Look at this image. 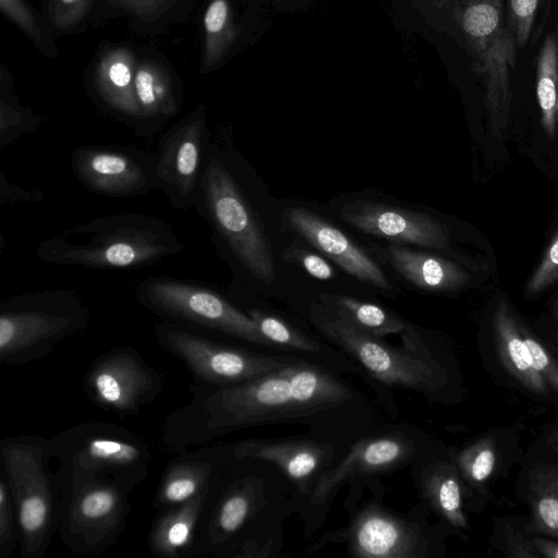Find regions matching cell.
<instances>
[{
  "mask_svg": "<svg viewBox=\"0 0 558 558\" xmlns=\"http://www.w3.org/2000/svg\"><path fill=\"white\" fill-rule=\"evenodd\" d=\"M189 392V402L172 410L162 425L161 444L171 452L267 424L310 425L318 438L344 444L383 424L381 404L303 356L231 385L194 381Z\"/></svg>",
  "mask_w": 558,
  "mask_h": 558,
  "instance_id": "1",
  "label": "cell"
},
{
  "mask_svg": "<svg viewBox=\"0 0 558 558\" xmlns=\"http://www.w3.org/2000/svg\"><path fill=\"white\" fill-rule=\"evenodd\" d=\"M270 463L233 458L213 481L197 526L199 556L268 558L282 545L281 521L295 508L270 483Z\"/></svg>",
  "mask_w": 558,
  "mask_h": 558,
  "instance_id": "2",
  "label": "cell"
},
{
  "mask_svg": "<svg viewBox=\"0 0 558 558\" xmlns=\"http://www.w3.org/2000/svg\"><path fill=\"white\" fill-rule=\"evenodd\" d=\"M379 480L374 476L350 481L343 502L348 523L323 534L308 550L345 544L348 554L360 558L442 557L449 530L441 522L429 523L430 511L422 501L408 513L386 506Z\"/></svg>",
  "mask_w": 558,
  "mask_h": 558,
  "instance_id": "3",
  "label": "cell"
},
{
  "mask_svg": "<svg viewBox=\"0 0 558 558\" xmlns=\"http://www.w3.org/2000/svg\"><path fill=\"white\" fill-rule=\"evenodd\" d=\"M185 244L162 219L119 213L75 225L43 240L37 257L48 264L90 269H133L182 253Z\"/></svg>",
  "mask_w": 558,
  "mask_h": 558,
  "instance_id": "4",
  "label": "cell"
},
{
  "mask_svg": "<svg viewBox=\"0 0 558 558\" xmlns=\"http://www.w3.org/2000/svg\"><path fill=\"white\" fill-rule=\"evenodd\" d=\"M308 320L320 336L355 363L368 385L388 407L386 389L412 390L430 402L451 400L452 377L447 365L424 342L418 348L396 347L368 335L324 304L313 303Z\"/></svg>",
  "mask_w": 558,
  "mask_h": 558,
  "instance_id": "5",
  "label": "cell"
},
{
  "mask_svg": "<svg viewBox=\"0 0 558 558\" xmlns=\"http://www.w3.org/2000/svg\"><path fill=\"white\" fill-rule=\"evenodd\" d=\"M223 136H211L210 151L195 209L213 231L221 255L255 280L276 279L267 234L253 207Z\"/></svg>",
  "mask_w": 558,
  "mask_h": 558,
  "instance_id": "6",
  "label": "cell"
},
{
  "mask_svg": "<svg viewBox=\"0 0 558 558\" xmlns=\"http://www.w3.org/2000/svg\"><path fill=\"white\" fill-rule=\"evenodd\" d=\"M432 1L439 26L468 52L472 71L483 80L490 130L500 136L510 114V74L518 47L507 22L505 0Z\"/></svg>",
  "mask_w": 558,
  "mask_h": 558,
  "instance_id": "7",
  "label": "cell"
},
{
  "mask_svg": "<svg viewBox=\"0 0 558 558\" xmlns=\"http://www.w3.org/2000/svg\"><path fill=\"white\" fill-rule=\"evenodd\" d=\"M58 461V493L84 481L106 478L131 493L148 474L153 460L148 444L124 426L100 421L83 422L49 437Z\"/></svg>",
  "mask_w": 558,
  "mask_h": 558,
  "instance_id": "8",
  "label": "cell"
},
{
  "mask_svg": "<svg viewBox=\"0 0 558 558\" xmlns=\"http://www.w3.org/2000/svg\"><path fill=\"white\" fill-rule=\"evenodd\" d=\"M444 449L430 435L408 424H380L360 435L319 476L301 509L304 535L311 536L323 525L333 498L344 484L355 478L395 473Z\"/></svg>",
  "mask_w": 558,
  "mask_h": 558,
  "instance_id": "9",
  "label": "cell"
},
{
  "mask_svg": "<svg viewBox=\"0 0 558 558\" xmlns=\"http://www.w3.org/2000/svg\"><path fill=\"white\" fill-rule=\"evenodd\" d=\"M49 438L14 435L0 440L1 472L14 505L22 558H44L58 533L60 497Z\"/></svg>",
  "mask_w": 558,
  "mask_h": 558,
  "instance_id": "10",
  "label": "cell"
},
{
  "mask_svg": "<svg viewBox=\"0 0 558 558\" xmlns=\"http://www.w3.org/2000/svg\"><path fill=\"white\" fill-rule=\"evenodd\" d=\"M89 320L88 305L72 289L13 295L0 303V364L13 367L44 360Z\"/></svg>",
  "mask_w": 558,
  "mask_h": 558,
  "instance_id": "11",
  "label": "cell"
},
{
  "mask_svg": "<svg viewBox=\"0 0 558 558\" xmlns=\"http://www.w3.org/2000/svg\"><path fill=\"white\" fill-rule=\"evenodd\" d=\"M134 299L161 319L271 348L251 316L216 288L198 280L153 276L133 288Z\"/></svg>",
  "mask_w": 558,
  "mask_h": 558,
  "instance_id": "12",
  "label": "cell"
},
{
  "mask_svg": "<svg viewBox=\"0 0 558 558\" xmlns=\"http://www.w3.org/2000/svg\"><path fill=\"white\" fill-rule=\"evenodd\" d=\"M130 494L106 478L84 481L60 493L62 544L76 555L99 554L116 545L132 510Z\"/></svg>",
  "mask_w": 558,
  "mask_h": 558,
  "instance_id": "13",
  "label": "cell"
},
{
  "mask_svg": "<svg viewBox=\"0 0 558 558\" xmlns=\"http://www.w3.org/2000/svg\"><path fill=\"white\" fill-rule=\"evenodd\" d=\"M156 342L180 360L195 383L213 386L244 381L281 367L295 354L268 355L217 341L201 329L161 319L154 327Z\"/></svg>",
  "mask_w": 558,
  "mask_h": 558,
  "instance_id": "14",
  "label": "cell"
},
{
  "mask_svg": "<svg viewBox=\"0 0 558 558\" xmlns=\"http://www.w3.org/2000/svg\"><path fill=\"white\" fill-rule=\"evenodd\" d=\"M166 376L132 345H119L98 355L83 377L86 398L120 417L134 416L156 401Z\"/></svg>",
  "mask_w": 558,
  "mask_h": 558,
  "instance_id": "15",
  "label": "cell"
},
{
  "mask_svg": "<svg viewBox=\"0 0 558 558\" xmlns=\"http://www.w3.org/2000/svg\"><path fill=\"white\" fill-rule=\"evenodd\" d=\"M494 352L500 368L523 392L558 404V355L518 318L505 300L492 317Z\"/></svg>",
  "mask_w": 558,
  "mask_h": 558,
  "instance_id": "16",
  "label": "cell"
},
{
  "mask_svg": "<svg viewBox=\"0 0 558 558\" xmlns=\"http://www.w3.org/2000/svg\"><path fill=\"white\" fill-rule=\"evenodd\" d=\"M76 180L111 198L144 196L158 189L156 153L117 144H86L71 153Z\"/></svg>",
  "mask_w": 558,
  "mask_h": 558,
  "instance_id": "17",
  "label": "cell"
},
{
  "mask_svg": "<svg viewBox=\"0 0 558 558\" xmlns=\"http://www.w3.org/2000/svg\"><path fill=\"white\" fill-rule=\"evenodd\" d=\"M211 145L201 112L182 120L166 132L155 151L158 189L172 207L195 208Z\"/></svg>",
  "mask_w": 558,
  "mask_h": 558,
  "instance_id": "18",
  "label": "cell"
},
{
  "mask_svg": "<svg viewBox=\"0 0 558 558\" xmlns=\"http://www.w3.org/2000/svg\"><path fill=\"white\" fill-rule=\"evenodd\" d=\"M235 458H251L275 465L292 486L299 511L319 476L345 451L347 445L314 438H252L231 444Z\"/></svg>",
  "mask_w": 558,
  "mask_h": 558,
  "instance_id": "19",
  "label": "cell"
},
{
  "mask_svg": "<svg viewBox=\"0 0 558 558\" xmlns=\"http://www.w3.org/2000/svg\"><path fill=\"white\" fill-rule=\"evenodd\" d=\"M340 216L355 229L397 244L450 252L449 229L424 213L373 201H354L342 206Z\"/></svg>",
  "mask_w": 558,
  "mask_h": 558,
  "instance_id": "20",
  "label": "cell"
},
{
  "mask_svg": "<svg viewBox=\"0 0 558 558\" xmlns=\"http://www.w3.org/2000/svg\"><path fill=\"white\" fill-rule=\"evenodd\" d=\"M410 470L420 500L449 532L464 537L470 530L465 511L470 494L448 450L420 459Z\"/></svg>",
  "mask_w": 558,
  "mask_h": 558,
  "instance_id": "21",
  "label": "cell"
},
{
  "mask_svg": "<svg viewBox=\"0 0 558 558\" xmlns=\"http://www.w3.org/2000/svg\"><path fill=\"white\" fill-rule=\"evenodd\" d=\"M291 229L332 259L350 276L383 290L391 286L379 265L341 230L314 213L293 207L284 211Z\"/></svg>",
  "mask_w": 558,
  "mask_h": 558,
  "instance_id": "22",
  "label": "cell"
},
{
  "mask_svg": "<svg viewBox=\"0 0 558 558\" xmlns=\"http://www.w3.org/2000/svg\"><path fill=\"white\" fill-rule=\"evenodd\" d=\"M178 454L167 464L153 507L161 510L182 504L208 487L233 458L231 444H211Z\"/></svg>",
  "mask_w": 558,
  "mask_h": 558,
  "instance_id": "23",
  "label": "cell"
},
{
  "mask_svg": "<svg viewBox=\"0 0 558 558\" xmlns=\"http://www.w3.org/2000/svg\"><path fill=\"white\" fill-rule=\"evenodd\" d=\"M210 485L182 504L158 510L146 541L153 556L158 558L199 556L197 526Z\"/></svg>",
  "mask_w": 558,
  "mask_h": 558,
  "instance_id": "24",
  "label": "cell"
},
{
  "mask_svg": "<svg viewBox=\"0 0 558 558\" xmlns=\"http://www.w3.org/2000/svg\"><path fill=\"white\" fill-rule=\"evenodd\" d=\"M392 267L412 284L428 291H452L468 284L469 274L442 256L417 252L398 244L387 247Z\"/></svg>",
  "mask_w": 558,
  "mask_h": 558,
  "instance_id": "25",
  "label": "cell"
},
{
  "mask_svg": "<svg viewBox=\"0 0 558 558\" xmlns=\"http://www.w3.org/2000/svg\"><path fill=\"white\" fill-rule=\"evenodd\" d=\"M523 486L530 510L523 529L558 539V459L534 461L524 474Z\"/></svg>",
  "mask_w": 558,
  "mask_h": 558,
  "instance_id": "26",
  "label": "cell"
},
{
  "mask_svg": "<svg viewBox=\"0 0 558 558\" xmlns=\"http://www.w3.org/2000/svg\"><path fill=\"white\" fill-rule=\"evenodd\" d=\"M499 433H487L459 449L448 450L469 489L482 492L497 476L505 462L504 439Z\"/></svg>",
  "mask_w": 558,
  "mask_h": 558,
  "instance_id": "27",
  "label": "cell"
},
{
  "mask_svg": "<svg viewBox=\"0 0 558 558\" xmlns=\"http://www.w3.org/2000/svg\"><path fill=\"white\" fill-rule=\"evenodd\" d=\"M323 304L357 329L374 337L402 335L411 326L384 307L348 295L323 294Z\"/></svg>",
  "mask_w": 558,
  "mask_h": 558,
  "instance_id": "28",
  "label": "cell"
},
{
  "mask_svg": "<svg viewBox=\"0 0 558 558\" xmlns=\"http://www.w3.org/2000/svg\"><path fill=\"white\" fill-rule=\"evenodd\" d=\"M536 98L541 124L553 138L558 128V34H547L536 59Z\"/></svg>",
  "mask_w": 558,
  "mask_h": 558,
  "instance_id": "29",
  "label": "cell"
},
{
  "mask_svg": "<svg viewBox=\"0 0 558 558\" xmlns=\"http://www.w3.org/2000/svg\"><path fill=\"white\" fill-rule=\"evenodd\" d=\"M492 543L507 558H538L531 541V534L524 529L517 530L507 519L496 522Z\"/></svg>",
  "mask_w": 558,
  "mask_h": 558,
  "instance_id": "30",
  "label": "cell"
},
{
  "mask_svg": "<svg viewBox=\"0 0 558 558\" xmlns=\"http://www.w3.org/2000/svg\"><path fill=\"white\" fill-rule=\"evenodd\" d=\"M20 548V529L8 484L0 474V558H11Z\"/></svg>",
  "mask_w": 558,
  "mask_h": 558,
  "instance_id": "31",
  "label": "cell"
},
{
  "mask_svg": "<svg viewBox=\"0 0 558 558\" xmlns=\"http://www.w3.org/2000/svg\"><path fill=\"white\" fill-rule=\"evenodd\" d=\"M542 0H505L509 28L518 47L529 41Z\"/></svg>",
  "mask_w": 558,
  "mask_h": 558,
  "instance_id": "32",
  "label": "cell"
},
{
  "mask_svg": "<svg viewBox=\"0 0 558 558\" xmlns=\"http://www.w3.org/2000/svg\"><path fill=\"white\" fill-rule=\"evenodd\" d=\"M558 280V230L553 236L539 265L531 275L526 293L535 295Z\"/></svg>",
  "mask_w": 558,
  "mask_h": 558,
  "instance_id": "33",
  "label": "cell"
},
{
  "mask_svg": "<svg viewBox=\"0 0 558 558\" xmlns=\"http://www.w3.org/2000/svg\"><path fill=\"white\" fill-rule=\"evenodd\" d=\"M45 194L39 189H24L13 184L5 177L3 171L0 172V205L4 206L14 203H37L43 201Z\"/></svg>",
  "mask_w": 558,
  "mask_h": 558,
  "instance_id": "34",
  "label": "cell"
},
{
  "mask_svg": "<svg viewBox=\"0 0 558 558\" xmlns=\"http://www.w3.org/2000/svg\"><path fill=\"white\" fill-rule=\"evenodd\" d=\"M295 258L308 275L319 280H328L333 277L331 265L317 254L311 252H300Z\"/></svg>",
  "mask_w": 558,
  "mask_h": 558,
  "instance_id": "35",
  "label": "cell"
},
{
  "mask_svg": "<svg viewBox=\"0 0 558 558\" xmlns=\"http://www.w3.org/2000/svg\"><path fill=\"white\" fill-rule=\"evenodd\" d=\"M228 19V7L223 0H215L205 14V27L208 33L220 32Z\"/></svg>",
  "mask_w": 558,
  "mask_h": 558,
  "instance_id": "36",
  "label": "cell"
},
{
  "mask_svg": "<svg viewBox=\"0 0 558 558\" xmlns=\"http://www.w3.org/2000/svg\"><path fill=\"white\" fill-rule=\"evenodd\" d=\"M531 541L538 558H558V539L531 534Z\"/></svg>",
  "mask_w": 558,
  "mask_h": 558,
  "instance_id": "37",
  "label": "cell"
},
{
  "mask_svg": "<svg viewBox=\"0 0 558 558\" xmlns=\"http://www.w3.org/2000/svg\"><path fill=\"white\" fill-rule=\"evenodd\" d=\"M109 78L114 86L124 88L131 81L130 70L124 63H114L109 70Z\"/></svg>",
  "mask_w": 558,
  "mask_h": 558,
  "instance_id": "38",
  "label": "cell"
},
{
  "mask_svg": "<svg viewBox=\"0 0 558 558\" xmlns=\"http://www.w3.org/2000/svg\"><path fill=\"white\" fill-rule=\"evenodd\" d=\"M545 441L551 450L558 456V425L548 429L545 435Z\"/></svg>",
  "mask_w": 558,
  "mask_h": 558,
  "instance_id": "39",
  "label": "cell"
},
{
  "mask_svg": "<svg viewBox=\"0 0 558 558\" xmlns=\"http://www.w3.org/2000/svg\"><path fill=\"white\" fill-rule=\"evenodd\" d=\"M553 316L558 322V298L556 299L554 305H553Z\"/></svg>",
  "mask_w": 558,
  "mask_h": 558,
  "instance_id": "40",
  "label": "cell"
},
{
  "mask_svg": "<svg viewBox=\"0 0 558 558\" xmlns=\"http://www.w3.org/2000/svg\"><path fill=\"white\" fill-rule=\"evenodd\" d=\"M557 342H558V337H557ZM553 349L555 350V352H556V353H557V355H558V347H554Z\"/></svg>",
  "mask_w": 558,
  "mask_h": 558,
  "instance_id": "41",
  "label": "cell"
},
{
  "mask_svg": "<svg viewBox=\"0 0 558 558\" xmlns=\"http://www.w3.org/2000/svg\"><path fill=\"white\" fill-rule=\"evenodd\" d=\"M65 3L73 2L74 0H63Z\"/></svg>",
  "mask_w": 558,
  "mask_h": 558,
  "instance_id": "42",
  "label": "cell"
}]
</instances>
